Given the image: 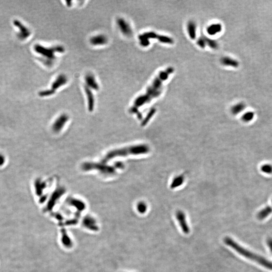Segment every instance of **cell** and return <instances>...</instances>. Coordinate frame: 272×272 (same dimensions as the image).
<instances>
[{
	"instance_id": "obj_19",
	"label": "cell",
	"mask_w": 272,
	"mask_h": 272,
	"mask_svg": "<svg viewBox=\"0 0 272 272\" xmlns=\"http://www.w3.org/2000/svg\"><path fill=\"white\" fill-rule=\"evenodd\" d=\"M157 38L162 43L172 44L173 43V40L171 37L165 35H158Z\"/></svg>"
},
{
	"instance_id": "obj_22",
	"label": "cell",
	"mask_w": 272,
	"mask_h": 272,
	"mask_svg": "<svg viewBox=\"0 0 272 272\" xmlns=\"http://www.w3.org/2000/svg\"><path fill=\"white\" fill-rule=\"evenodd\" d=\"M254 117V113L251 112V111H249V112L246 113L244 115H243L242 117V119H243V121H251L252 119H253Z\"/></svg>"
},
{
	"instance_id": "obj_12",
	"label": "cell",
	"mask_w": 272,
	"mask_h": 272,
	"mask_svg": "<svg viewBox=\"0 0 272 272\" xmlns=\"http://www.w3.org/2000/svg\"><path fill=\"white\" fill-rule=\"evenodd\" d=\"M221 63L223 65L225 66L234 67H237L239 66V63L237 60L227 57H222L221 59Z\"/></svg>"
},
{
	"instance_id": "obj_10",
	"label": "cell",
	"mask_w": 272,
	"mask_h": 272,
	"mask_svg": "<svg viewBox=\"0 0 272 272\" xmlns=\"http://www.w3.org/2000/svg\"><path fill=\"white\" fill-rule=\"evenodd\" d=\"M84 91L87 98L88 110L90 111H92L94 109V98L92 90L90 88H88V87H87L86 85H85Z\"/></svg>"
},
{
	"instance_id": "obj_6",
	"label": "cell",
	"mask_w": 272,
	"mask_h": 272,
	"mask_svg": "<svg viewBox=\"0 0 272 272\" xmlns=\"http://www.w3.org/2000/svg\"><path fill=\"white\" fill-rule=\"evenodd\" d=\"M85 85L91 90L98 91L99 89V85L97 82L96 78L91 73H88L85 76Z\"/></svg>"
},
{
	"instance_id": "obj_1",
	"label": "cell",
	"mask_w": 272,
	"mask_h": 272,
	"mask_svg": "<svg viewBox=\"0 0 272 272\" xmlns=\"http://www.w3.org/2000/svg\"><path fill=\"white\" fill-rule=\"evenodd\" d=\"M224 242L226 245L232 248L233 250H235L236 252H237L240 254L245 256L248 259L255 261L258 264L261 265L262 266H264L267 269L272 270V262L266 260V259L263 257L258 256L256 254H254L253 252L246 250L244 248H242L236 242H234L232 239H231L230 237H225L224 240Z\"/></svg>"
},
{
	"instance_id": "obj_8",
	"label": "cell",
	"mask_w": 272,
	"mask_h": 272,
	"mask_svg": "<svg viewBox=\"0 0 272 272\" xmlns=\"http://www.w3.org/2000/svg\"><path fill=\"white\" fill-rule=\"evenodd\" d=\"M68 119L69 117L65 114H63L58 117L53 124V131L57 132L61 131L62 128L65 126V123L68 121Z\"/></svg>"
},
{
	"instance_id": "obj_26",
	"label": "cell",
	"mask_w": 272,
	"mask_h": 272,
	"mask_svg": "<svg viewBox=\"0 0 272 272\" xmlns=\"http://www.w3.org/2000/svg\"><path fill=\"white\" fill-rule=\"evenodd\" d=\"M5 158L4 156L2 154H0V166L3 165L5 163Z\"/></svg>"
},
{
	"instance_id": "obj_2",
	"label": "cell",
	"mask_w": 272,
	"mask_h": 272,
	"mask_svg": "<svg viewBox=\"0 0 272 272\" xmlns=\"http://www.w3.org/2000/svg\"><path fill=\"white\" fill-rule=\"evenodd\" d=\"M150 148L144 144L132 146L122 148L118 149L113 150L109 152L105 156L104 161L107 162L117 157H124L129 155H137L148 153Z\"/></svg>"
},
{
	"instance_id": "obj_18",
	"label": "cell",
	"mask_w": 272,
	"mask_h": 272,
	"mask_svg": "<svg viewBox=\"0 0 272 272\" xmlns=\"http://www.w3.org/2000/svg\"><path fill=\"white\" fill-rule=\"evenodd\" d=\"M62 242L63 244L68 248H70L72 246V242L70 240L69 236L65 233V232H63V236H62Z\"/></svg>"
},
{
	"instance_id": "obj_25",
	"label": "cell",
	"mask_w": 272,
	"mask_h": 272,
	"mask_svg": "<svg viewBox=\"0 0 272 272\" xmlns=\"http://www.w3.org/2000/svg\"><path fill=\"white\" fill-rule=\"evenodd\" d=\"M197 44L201 48H205L206 45V43L204 37H201L199 38L197 41Z\"/></svg>"
},
{
	"instance_id": "obj_13",
	"label": "cell",
	"mask_w": 272,
	"mask_h": 272,
	"mask_svg": "<svg viewBox=\"0 0 272 272\" xmlns=\"http://www.w3.org/2000/svg\"><path fill=\"white\" fill-rule=\"evenodd\" d=\"M187 30L188 35L191 39H194L196 37V26L194 21H189L187 25Z\"/></svg>"
},
{
	"instance_id": "obj_21",
	"label": "cell",
	"mask_w": 272,
	"mask_h": 272,
	"mask_svg": "<svg viewBox=\"0 0 272 272\" xmlns=\"http://www.w3.org/2000/svg\"><path fill=\"white\" fill-rule=\"evenodd\" d=\"M55 90H53L52 89H47V90H43L41 92H39V95L42 97H45V96H51L52 95L55 93Z\"/></svg>"
},
{
	"instance_id": "obj_24",
	"label": "cell",
	"mask_w": 272,
	"mask_h": 272,
	"mask_svg": "<svg viewBox=\"0 0 272 272\" xmlns=\"http://www.w3.org/2000/svg\"><path fill=\"white\" fill-rule=\"evenodd\" d=\"M182 181H183V177H178V178L175 179L173 180L174 182H173L171 186L173 187H177L178 186H179V185H180L182 183Z\"/></svg>"
},
{
	"instance_id": "obj_3",
	"label": "cell",
	"mask_w": 272,
	"mask_h": 272,
	"mask_svg": "<svg viewBox=\"0 0 272 272\" xmlns=\"http://www.w3.org/2000/svg\"><path fill=\"white\" fill-rule=\"evenodd\" d=\"M35 51L45 57L47 61V64H51L55 59V53H63L65 51V48L61 45H57L51 47H46L39 45L34 47Z\"/></svg>"
},
{
	"instance_id": "obj_5",
	"label": "cell",
	"mask_w": 272,
	"mask_h": 272,
	"mask_svg": "<svg viewBox=\"0 0 272 272\" xmlns=\"http://www.w3.org/2000/svg\"><path fill=\"white\" fill-rule=\"evenodd\" d=\"M176 217L182 232L186 234H188L190 232V228L186 222V216L184 212L180 210L177 211Z\"/></svg>"
},
{
	"instance_id": "obj_17",
	"label": "cell",
	"mask_w": 272,
	"mask_h": 272,
	"mask_svg": "<svg viewBox=\"0 0 272 272\" xmlns=\"http://www.w3.org/2000/svg\"><path fill=\"white\" fill-rule=\"evenodd\" d=\"M204 37L205 38L206 45H208L209 47H211V49H216L218 48L219 45H218V44L217 43V41H215L213 39H210V38H208V37Z\"/></svg>"
},
{
	"instance_id": "obj_4",
	"label": "cell",
	"mask_w": 272,
	"mask_h": 272,
	"mask_svg": "<svg viewBox=\"0 0 272 272\" xmlns=\"http://www.w3.org/2000/svg\"><path fill=\"white\" fill-rule=\"evenodd\" d=\"M117 25L122 34L126 36H131L133 34L132 29L128 21L123 18L117 19Z\"/></svg>"
},
{
	"instance_id": "obj_20",
	"label": "cell",
	"mask_w": 272,
	"mask_h": 272,
	"mask_svg": "<svg viewBox=\"0 0 272 272\" xmlns=\"http://www.w3.org/2000/svg\"><path fill=\"white\" fill-rule=\"evenodd\" d=\"M137 210L138 212L141 214H144L147 210V206L146 203L143 202H140L138 204Z\"/></svg>"
},
{
	"instance_id": "obj_23",
	"label": "cell",
	"mask_w": 272,
	"mask_h": 272,
	"mask_svg": "<svg viewBox=\"0 0 272 272\" xmlns=\"http://www.w3.org/2000/svg\"><path fill=\"white\" fill-rule=\"evenodd\" d=\"M261 170L267 173H271L272 172V166L270 164H265L262 166Z\"/></svg>"
},
{
	"instance_id": "obj_27",
	"label": "cell",
	"mask_w": 272,
	"mask_h": 272,
	"mask_svg": "<svg viewBox=\"0 0 272 272\" xmlns=\"http://www.w3.org/2000/svg\"><path fill=\"white\" fill-rule=\"evenodd\" d=\"M267 244L269 248H270V250L272 252V238H269L267 240Z\"/></svg>"
},
{
	"instance_id": "obj_11",
	"label": "cell",
	"mask_w": 272,
	"mask_h": 272,
	"mask_svg": "<svg viewBox=\"0 0 272 272\" xmlns=\"http://www.w3.org/2000/svg\"><path fill=\"white\" fill-rule=\"evenodd\" d=\"M83 224L88 229L91 230H97L98 227L96 224V221L93 218L91 217H86L83 220Z\"/></svg>"
},
{
	"instance_id": "obj_16",
	"label": "cell",
	"mask_w": 272,
	"mask_h": 272,
	"mask_svg": "<svg viewBox=\"0 0 272 272\" xmlns=\"http://www.w3.org/2000/svg\"><path fill=\"white\" fill-rule=\"evenodd\" d=\"M246 107V105L244 103H239L233 106L231 109V112L233 115H237L242 112Z\"/></svg>"
},
{
	"instance_id": "obj_15",
	"label": "cell",
	"mask_w": 272,
	"mask_h": 272,
	"mask_svg": "<svg viewBox=\"0 0 272 272\" xmlns=\"http://www.w3.org/2000/svg\"><path fill=\"white\" fill-rule=\"evenodd\" d=\"M272 212V209L271 207H266L265 209H263L262 211H260V212L258 213V219H260V220H263V219H265L268 216L270 215V214Z\"/></svg>"
},
{
	"instance_id": "obj_14",
	"label": "cell",
	"mask_w": 272,
	"mask_h": 272,
	"mask_svg": "<svg viewBox=\"0 0 272 272\" xmlns=\"http://www.w3.org/2000/svg\"><path fill=\"white\" fill-rule=\"evenodd\" d=\"M222 29V27L220 24L216 23L211 24L207 28V32L209 35H214L220 32Z\"/></svg>"
},
{
	"instance_id": "obj_9",
	"label": "cell",
	"mask_w": 272,
	"mask_h": 272,
	"mask_svg": "<svg viewBox=\"0 0 272 272\" xmlns=\"http://www.w3.org/2000/svg\"><path fill=\"white\" fill-rule=\"evenodd\" d=\"M67 78L65 74H59L55 80L53 81L51 84V89L56 91L61 86L67 84Z\"/></svg>"
},
{
	"instance_id": "obj_7",
	"label": "cell",
	"mask_w": 272,
	"mask_h": 272,
	"mask_svg": "<svg viewBox=\"0 0 272 272\" xmlns=\"http://www.w3.org/2000/svg\"><path fill=\"white\" fill-rule=\"evenodd\" d=\"M109 41L106 35L102 34L94 35L90 38L89 41L91 45L93 46H102L105 45Z\"/></svg>"
}]
</instances>
